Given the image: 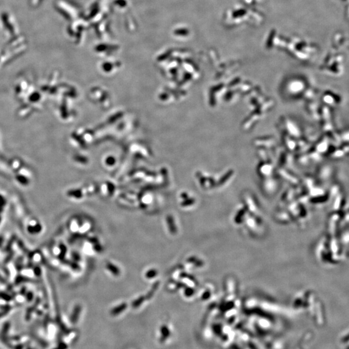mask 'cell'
<instances>
[{"mask_svg": "<svg viewBox=\"0 0 349 349\" xmlns=\"http://www.w3.org/2000/svg\"><path fill=\"white\" fill-rule=\"evenodd\" d=\"M0 283H2V284H6V280H5L4 278L0 275Z\"/></svg>", "mask_w": 349, "mask_h": 349, "instance_id": "11", "label": "cell"}, {"mask_svg": "<svg viewBox=\"0 0 349 349\" xmlns=\"http://www.w3.org/2000/svg\"><path fill=\"white\" fill-rule=\"evenodd\" d=\"M10 324L9 322H6L5 323L3 326V329H2V336H7V334L8 333V331L10 329Z\"/></svg>", "mask_w": 349, "mask_h": 349, "instance_id": "9", "label": "cell"}, {"mask_svg": "<svg viewBox=\"0 0 349 349\" xmlns=\"http://www.w3.org/2000/svg\"><path fill=\"white\" fill-rule=\"evenodd\" d=\"M160 334H161V341H164L169 336H170V332L166 326H163L161 327Z\"/></svg>", "mask_w": 349, "mask_h": 349, "instance_id": "3", "label": "cell"}, {"mask_svg": "<svg viewBox=\"0 0 349 349\" xmlns=\"http://www.w3.org/2000/svg\"><path fill=\"white\" fill-rule=\"evenodd\" d=\"M31 259L36 263H39L41 261V254L39 252L32 253Z\"/></svg>", "mask_w": 349, "mask_h": 349, "instance_id": "4", "label": "cell"}, {"mask_svg": "<svg viewBox=\"0 0 349 349\" xmlns=\"http://www.w3.org/2000/svg\"><path fill=\"white\" fill-rule=\"evenodd\" d=\"M21 275H22L23 277L27 278V279H30V278H32L34 276L33 269H32V268L21 269Z\"/></svg>", "mask_w": 349, "mask_h": 349, "instance_id": "2", "label": "cell"}, {"mask_svg": "<svg viewBox=\"0 0 349 349\" xmlns=\"http://www.w3.org/2000/svg\"><path fill=\"white\" fill-rule=\"evenodd\" d=\"M23 345H21V344L16 345L14 347V349H23Z\"/></svg>", "mask_w": 349, "mask_h": 349, "instance_id": "12", "label": "cell"}, {"mask_svg": "<svg viewBox=\"0 0 349 349\" xmlns=\"http://www.w3.org/2000/svg\"><path fill=\"white\" fill-rule=\"evenodd\" d=\"M246 14V10L245 9H239V10H236V11H234L232 13V17L235 18L242 17V16H244Z\"/></svg>", "mask_w": 349, "mask_h": 349, "instance_id": "6", "label": "cell"}, {"mask_svg": "<svg viewBox=\"0 0 349 349\" xmlns=\"http://www.w3.org/2000/svg\"><path fill=\"white\" fill-rule=\"evenodd\" d=\"M275 30H272L270 32V34L269 35V37L268 38V40H267V43H266V47L268 48H270L272 45V43H273V40H274V38L275 37Z\"/></svg>", "mask_w": 349, "mask_h": 349, "instance_id": "5", "label": "cell"}, {"mask_svg": "<svg viewBox=\"0 0 349 349\" xmlns=\"http://www.w3.org/2000/svg\"><path fill=\"white\" fill-rule=\"evenodd\" d=\"M27 230L29 233L32 234V235H36V234L40 233L41 232L42 226L36 220L32 219L27 226Z\"/></svg>", "mask_w": 349, "mask_h": 349, "instance_id": "1", "label": "cell"}, {"mask_svg": "<svg viewBox=\"0 0 349 349\" xmlns=\"http://www.w3.org/2000/svg\"><path fill=\"white\" fill-rule=\"evenodd\" d=\"M54 349H59V348H54Z\"/></svg>", "mask_w": 349, "mask_h": 349, "instance_id": "13", "label": "cell"}, {"mask_svg": "<svg viewBox=\"0 0 349 349\" xmlns=\"http://www.w3.org/2000/svg\"><path fill=\"white\" fill-rule=\"evenodd\" d=\"M25 297L26 300H27V301L31 302L34 298V293L32 292H27L25 295Z\"/></svg>", "mask_w": 349, "mask_h": 349, "instance_id": "10", "label": "cell"}, {"mask_svg": "<svg viewBox=\"0 0 349 349\" xmlns=\"http://www.w3.org/2000/svg\"><path fill=\"white\" fill-rule=\"evenodd\" d=\"M0 299H2L4 301L10 302L12 301L13 297L7 293L1 292H0Z\"/></svg>", "mask_w": 349, "mask_h": 349, "instance_id": "7", "label": "cell"}, {"mask_svg": "<svg viewBox=\"0 0 349 349\" xmlns=\"http://www.w3.org/2000/svg\"><path fill=\"white\" fill-rule=\"evenodd\" d=\"M79 312H80V309L79 308H76L74 310V311L72 315V317H71V322L73 323H76V321H77V319L78 318V315H79Z\"/></svg>", "mask_w": 349, "mask_h": 349, "instance_id": "8", "label": "cell"}]
</instances>
